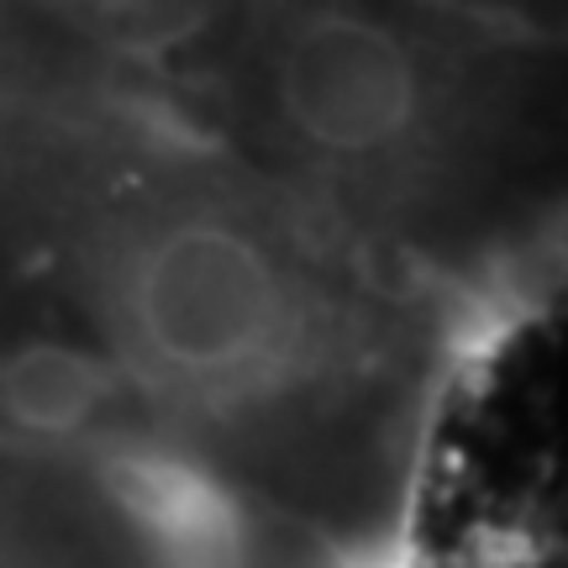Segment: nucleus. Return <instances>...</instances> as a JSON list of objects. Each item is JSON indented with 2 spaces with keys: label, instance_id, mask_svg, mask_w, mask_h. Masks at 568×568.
I'll use <instances>...</instances> for the list:
<instances>
[{
  "label": "nucleus",
  "instance_id": "nucleus-1",
  "mask_svg": "<svg viewBox=\"0 0 568 568\" xmlns=\"http://www.w3.org/2000/svg\"><path fill=\"white\" fill-rule=\"evenodd\" d=\"M0 226L126 443L395 568L474 326L122 84L80 6L0 11Z\"/></svg>",
  "mask_w": 568,
  "mask_h": 568
},
{
  "label": "nucleus",
  "instance_id": "nucleus-2",
  "mask_svg": "<svg viewBox=\"0 0 568 568\" xmlns=\"http://www.w3.org/2000/svg\"><path fill=\"white\" fill-rule=\"evenodd\" d=\"M105 69L468 326L568 258V11L80 6Z\"/></svg>",
  "mask_w": 568,
  "mask_h": 568
}]
</instances>
